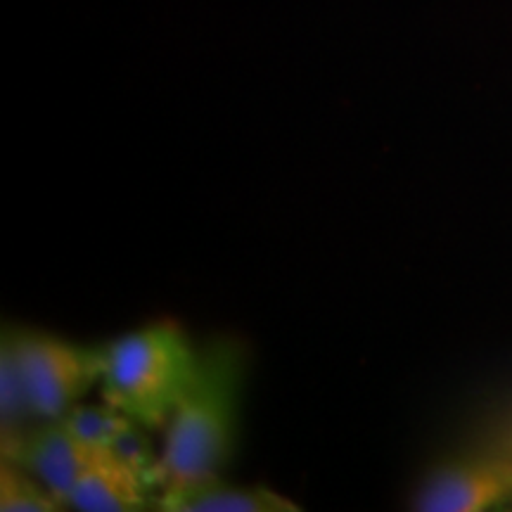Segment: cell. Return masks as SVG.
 Wrapping results in <instances>:
<instances>
[{
    "mask_svg": "<svg viewBox=\"0 0 512 512\" xmlns=\"http://www.w3.org/2000/svg\"><path fill=\"white\" fill-rule=\"evenodd\" d=\"M247 351L240 339L216 337L200 349V366L164 425L159 491L221 477L235 456Z\"/></svg>",
    "mask_w": 512,
    "mask_h": 512,
    "instance_id": "cell-1",
    "label": "cell"
},
{
    "mask_svg": "<svg viewBox=\"0 0 512 512\" xmlns=\"http://www.w3.org/2000/svg\"><path fill=\"white\" fill-rule=\"evenodd\" d=\"M102 347L100 399L145 430H164L200 366L188 332L174 320H157Z\"/></svg>",
    "mask_w": 512,
    "mask_h": 512,
    "instance_id": "cell-2",
    "label": "cell"
},
{
    "mask_svg": "<svg viewBox=\"0 0 512 512\" xmlns=\"http://www.w3.org/2000/svg\"><path fill=\"white\" fill-rule=\"evenodd\" d=\"M8 335L22 363L38 420L62 418L100 387L105 363L102 344H79L38 330L10 328Z\"/></svg>",
    "mask_w": 512,
    "mask_h": 512,
    "instance_id": "cell-3",
    "label": "cell"
},
{
    "mask_svg": "<svg viewBox=\"0 0 512 512\" xmlns=\"http://www.w3.org/2000/svg\"><path fill=\"white\" fill-rule=\"evenodd\" d=\"M512 501V458H460L437 467L413 496L420 512H482Z\"/></svg>",
    "mask_w": 512,
    "mask_h": 512,
    "instance_id": "cell-4",
    "label": "cell"
},
{
    "mask_svg": "<svg viewBox=\"0 0 512 512\" xmlns=\"http://www.w3.org/2000/svg\"><path fill=\"white\" fill-rule=\"evenodd\" d=\"M3 458L27 467L67 505L69 491L83 472L105 453L93 451L60 418L38 420L29 430L3 439ZM69 510V508H67Z\"/></svg>",
    "mask_w": 512,
    "mask_h": 512,
    "instance_id": "cell-5",
    "label": "cell"
},
{
    "mask_svg": "<svg viewBox=\"0 0 512 512\" xmlns=\"http://www.w3.org/2000/svg\"><path fill=\"white\" fill-rule=\"evenodd\" d=\"M155 491L140 472L105 453L69 491L67 508L81 512H140L157 503V496H152Z\"/></svg>",
    "mask_w": 512,
    "mask_h": 512,
    "instance_id": "cell-6",
    "label": "cell"
},
{
    "mask_svg": "<svg viewBox=\"0 0 512 512\" xmlns=\"http://www.w3.org/2000/svg\"><path fill=\"white\" fill-rule=\"evenodd\" d=\"M155 508L164 512H297L299 505L266 484H233L221 475L159 491Z\"/></svg>",
    "mask_w": 512,
    "mask_h": 512,
    "instance_id": "cell-7",
    "label": "cell"
},
{
    "mask_svg": "<svg viewBox=\"0 0 512 512\" xmlns=\"http://www.w3.org/2000/svg\"><path fill=\"white\" fill-rule=\"evenodd\" d=\"M34 422H38V418L31 406L22 363L5 330L3 342H0V441L29 430Z\"/></svg>",
    "mask_w": 512,
    "mask_h": 512,
    "instance_id": "cell-8",
    "label": "cell"
},
{
    "mask_svg": "<svg viewBox=\"0 0 512 512\" xmlns=\"http://www.w3.org/2000/svg\"><path fill=\"white\" fill-rule=\"evenodd\" d=\"M0 510L3 512H60L67 505L27 467L3 458L0 465Z\"/></svg>",
    "mask_w": 512,
    "mask_h": 512,
    "instance_id": "cell-9",
    "label": "cell"
},
{
    "mask_svg": "<svg viewBox=\"0 0 512 512\" xmlns=\"http://www.w3.org/2000/svg\"><path fill=\"white\" fill-rule=\"evenodd\" d=\"M64 425L79 437L83 444L91 446L98 453H110L114 441L119 439V434L131 425V418H126L124 413L110 406L107 401L100 403H79L72 411L64 413L60 418Z\"/></svg>",
    "mask_w": 512,
    "mask_h": 512,
    "instance_id": "cell-10",
    "label": "cell"
}]
</instances>
